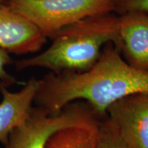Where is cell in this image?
<instances>
[{"instance_id":"cell-1","label":"cell","mask_w":148,"mask_h":148,"mask_svg":"<svg viewBox=\"0 0 148 148\" xmlns=\"http://www.w3.org/2000/svg\"><path fill=\"white\" fill-rule=\"evenodd\" d=\"M148 93V71L127 63L113 43L105 45L97 62L84 72L49 73L40 79L34 102L56 113L77 99L98 114L127 96Z\"/></svg>"},{"instance_id":"cell-2","label":"cell","mask_w":148,"mask_h":148,"mask_svg":"<svg viewBox=\"0 0 148 148\" xmlns=\"http://www.w3.org/2000/svg\"><path fill=\"white\" fill-rule=\"evenodd\" d=\"M51 40L42 52L14 61L15 69L43 68L54 73L87 71L108 43L119 50V16L111 13L88 16L65 27Z\"/></svg>"},{"instance_id":"cell-3","label":"cell","mask_w":148,"mask_h":148,"mask_svg":"<svg viewBox=\"0 0 148 148\" xmlns=\"http://www.w3.org/2000/svg\"><path fill=\"white\" fill-rule=\"evenodd\" d=\"M5 5L51 40L72 23L114 10L112 0H8Z\"/></svg>"},{"instance_id":"cell-4","label":"cell","mask_w":148,"mask_h":148,"mask_svg":"<svg viewBox=\"0 0 148 148\" xmlns=\"http://www.w3.org/2000/svg\"><path fill=\"white\" fill-rule=\"evenodd\" d=\"M98 124L89 110L71 103L56 113L33 107L25 121L10 133L3 146L4 148H45L51 135L61 129Z\"/></svg>"},{"instance_id":"cell-5","label":"cell","mask_w":148,"mask_h":148,"mask_svg":"<svg viewBox=\"0 0 148 148\" xmlns=\"http://www.w3.org/2000/svg\"><path fill=\"white\" fill-rule=\"evenodd\" d=\"M107 121L130 148H148V93L125 97L107 109Z\"/></svg>"},{"instance_id":"cell-6","label":"cell","mask_w":148,"mask_h":148,"mask_svg":"<svg viewBox=\"0 0 148 148\" xmlns=\"http://www.w3.org/2000/svg\"><path fill=\"white\" fill-rule=\"evenodd\" d=\"M47 40L26 18L5 4L0 5V47L10 54L34 53L42 49Z\"/></svg>"},{"instance_id":"cell-7","label":"cell","mask_w":148,"mask_h":148,"mask_svg":"<svg viewBox=\"0 0 148 148\" xmlns=\"http://www.w3.org/2000/svg\"><path fill=\"white\" fill-rule=\"evenodd\" d=\"M118 16L122 56L131 66L148 71V15L130 12Z\"/></svg>"},{"instance_id":"cell-8","label":"cell","mask_w":148,"mask_h":148,"mask_svg":"<svg viewBox=\"0 0 148 148\" xmlns=\"http://www.w3.org/2000/svg\"><path fill=\"white\" fill-rule=\"evenodd\" d=\"M39 86L40 79L32 78L19 90L12 92L0 82V143L3 145L10 133L28 116Z\"/></svg>"},{"instance_id":"cell-9","label":"cell","mask_w":148,"mask_h":148,"mask_svg":"<svg viewBox=\"0 0 148 148\" xmlns=\"http://www.w3.org/2000/svg\"><path fill=\"white\" fill-rule=\"evenodd\" d=\"M99 125L61 129L51 135L45 148H97Z\"/></svg>"},{"instance_id":"cell-10","label":"cell","mask_w":148,"mask_h":148,"mask_svg":"<svg viewBox=\"0 0 148 148\" xmlns=\"http://www.w3.org/2000/svg\"><path fill=\"white\" fill-rule=\"evenodd\" d=\"M97 148H130L118 136L108 121L99 125Z\"/></svg>"},{"instance_id":"cell-11","label":"cell","mask_w":148,"mask_h":148,"mask_svg":"<svg viewBox=\"0 0 148 148\" xmlns=\"http://www.w3.org/2000/svg\"><path fill=\"white\" fill-rule=\"evenodd\" d=\"M113 12L118 15L130 12H139L148 15V0H112Z\"/></svg>"},{"instance_id":"cell-12","label":"cell","mask_w":148,"mask_h":148,"mask_svg":"<svg viewBox=\"0 0 148 148\" xmlns=\"http://www.w3.org/2000/svg\"><path fill=\"white\" fill-rule=\"evenodd\" d=\"M12 63L10 53L0 47V82L10 86L16 84V79L6 71V66Z\"/></svg>"},{"instance_id":"cell-13","label":"cell","mask_w":148,"mask_h":148,"mask_svg":"<svg viewBox=\"0 0 148 148\" xmlns=\"http://www.w3.org/2000/svg\"><path fill=\"white\" fill-rule=\"evenodd\" d=\"M6 3V1L5 0H0V5H5Z\"/></svg>"},{"instance_id":"cell-14","label":"cell","mask_w":148,"mask_h":148,"mask_svg":"<svg viewBox=\"0 0 148 148\" xmlns=\"http://www.w3.org/2000/svg\"><path fill=\"white\" fill-rule=\"evenodd\" d=\"M5 1H6V2H7V1H8V0H5Z\"/></svg>"}]
</instances>
